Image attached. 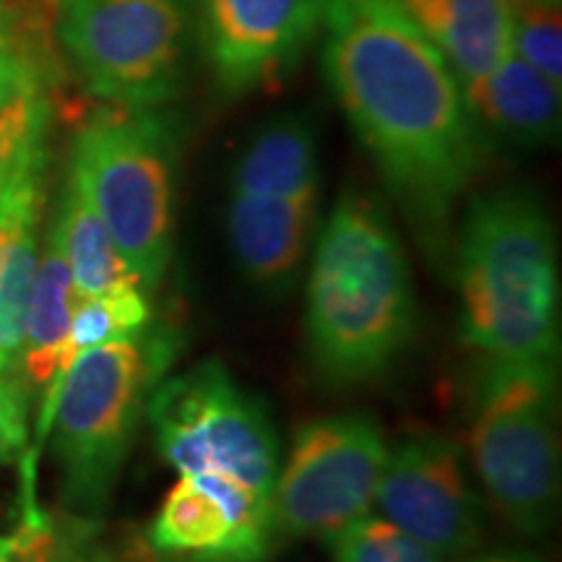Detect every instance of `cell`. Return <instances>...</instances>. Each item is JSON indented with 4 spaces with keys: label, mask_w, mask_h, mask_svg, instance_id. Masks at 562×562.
I'll return each instance as SVG.
<instances>
[{
    "label": "cell",
    "mask_w": 562,
    "mask_h": 562,
    "mask_svg": "<svg viewBox=\"0 0 562 562\" xmlns=\"http://www.w3.org/2000/svg\"><path fill=\"white\" fill-rule=\"evenodd\" d=\"M50 237L66 258L76 297H108L125 290H144L136 273L123 261L121 250L112 243L110 232L97 211L89 206L76 182L68 178L63 191L58 220L53 224ZM146 292V290H144Z\"/></svg>",
    "instance_id": "cell-19"
},
{
    "label": "cell",
    "mask_w": 562,
    "mask_h": 562,
    "mask_svg": "<svg viewBox=\"0 0 562 562\" xmlns=\"http://www.w3.org/2000/svg\"><path fill=\"white\" fill-rule=\"evenodd\" d=\"M149 321L151 307L144 290H125L108 297H76L66 339L68 364L81 351L144 334Z\"/></svg>",
    "instance_id": "cell-21"
},
{
    "label": "cell",
    "mask_w": 562,
    "mask_h": 562,
    "mask_svg": "<svg viewBox=\"0 0 562 562\" xmlns=\"http://www.w3.org/2000/svg\"><path fill=\"white\" fill-rule=\"evenodd\" d=\"M469 110L476 125L518 146L552 144L560 136V83L510 53L492 74L467 83Z\"/></svg>",
    "instance_id": "cell-14"
},
{
    "label": "cell",
    "mask_w": 562,
    "mask_h": 562,
    "mask_svg": "<svg viewBox=\"0 0 562 562\" xmlns=\"http://www.w3.org/2000/svg\"><path fill=\"white\" fill-rule=\"evenodd\" d=\"M76 305V290L58 243L47 240L34 271L30 305L24 321V349L19 372L32 385L55 389L68 370L66 339L70 315Z\"/></svg>",
    "instance_id": "cell-18"
},
{
    "label": "cell",
    "mask_w": 562,
    "mask_h": 562,
    "mask_svg": "<svg viewBox=\"0 0 562 562\" xmlns=\"http://www.w3.org/2000/svg\"><path fill=\"white\" fill-rule=\"evenodd\" d=\"M273 537V497L216 474H180L146 531L170 562H263Z\"/></svg>",
    "instance_id": "cell-12"
},
{
    "label": "cell",
    "mask_w": 562,
    "mask_h": 562,
    "mask_svg": "<svg viewBox=\"0 0 562 562\" xmlns=\"http://www.w3.org/2000/svg\"><path fill=\"white\" fill-rule=\"evenodd\" d=\"M170 357V339L138 334L81 351L50 389L42 430L53 422V451L70 510L97 516L108 508L140 414Z\"/></svg>",
    "instance_id": "cell-5"
},
{
    "label": "cell",
    "mask_w": 562,
    "mask_h": 562,
    "mask_svg": "<svg viewBox=\"0 0 562 562\" xmlns=\"http://www.w3.org/2000/svg\"><path fill=\"white\" fill-rule=\"evenodd\" d=\"M375 508L440 560L474 552L484 537V510L461 451L440 435H417L389 448Z\"/></svg>",
    "instance_id": "cell-10"
},
{
    "label": "cell",
    "mask_w": 562,
    "mask_h": 562,
    "mask_svg": "<svg viewBox=\"0 0 562 562\" xmlns=\"http://www.w3.org/2000/svg\"><path fill=\"white\" fill-rule=\"evenodd\" d=\"M53 3H55V5H60V3H63V0H53Z\"/></svg>",
    "instance_id": "cell-29"
},
{
    "label": "cell",
    "mask_w": 562,
    "mask_h": 562,
    "mask_svg": "<svg viewBox=\"0 0 562 562\" xmlns=\"http://www.w3.org/2000/svg\"><path fill=\"white\" fill-rule=\"evenodd\" d=\"M195 0H63L58 40L91 94L159 108L186 79Z\"/></svg>",
    "instance_id": "cell-7"
},
{
    "label": "cell",
    "mask_w": 562,
    "mask_h": 562,
    "mask_svg": "<svg viewBox=\"0 0 562 562\" xmlns=\"http://www.w3.org/2000/svg\"><path fill=\"white\" fill-rule=\"evenodd\" d=\"M318 222V195L232 193L227 232L245 277L263 290H284L300 273Z\"/></svg>",
    "instance_id": "cell-13"
},
{
    "label": "cell",
    "mask_w": 562,
    "mask_h": 562,
    "mask_svg": "<svg viewBox=\"0 0 562 562\" xmlns=\"http://www.w3.org/2000/svg\"><path fill=\"white\" fill-rule=\"evenodd\" d=\"M318 136L302 115H284L266 125L245 146L232 175V193L318 195Z\"/></svg>",
    "instance_id": "cell-17"
},
{
    "label": "cell",
    "mask_w": 562,
    "mask_h": 562,
    "mask_svg": "<svg viewBox=\"0 0 562 562\" xmlns=\"http://www.w3.org/2000/svg\"><path fill=\"white\" fill-rule=\"evenodd\" d=\"M442 53L461 87L487 76L513 53V0H398Z\"/></svg>",
    "instance_id": "cell-15"
},
{
    "label": "cell",
    "mask_w": 562,
    "mask_h": 562,
    "mask_svg": "<svg viewBox=\"0 0 562 562\" xmlns=\"http://www.w3.org/2000/svg\"><path fill=\"white\" fill-rule=\"evenodd\" d=\"M463 336L490 362H554L560 271L547 209L529 191H495L469 206L459 245Z\"/></svg>",
    "instance_id": "cell-3"
},
{
    "label": "cell",
    "mask_w": 562,
    "mask_h": 562,
    "mask_svg": "<svg viewBox=\"0 0 562 562\" xmlns=\"http://www.w3.org/2000/svg\"><path fill=\"white\" fill-rule=\"evenodd\" d=\"M469 562H542V560L531 552H492V554H482V558H474Z\"/></svg>",
    "instance_id": "cell-28"
},
{
    "label": "cell",
    "mask_w": 562,
    "mask_h": 562,
    "mask_svg": "<svg viewBox=\"0 0 562 562\" xmlns=\"http://www.w3.org/2000/svg\"><path fill=\"white\" fill-rule=\"evenodd\" d=\"M157 448L180 474H216L273 497L279 438L261 404L206 360L154 385L146 402Z\"/></svg>",
    "instance_id": "cell-8"
},
{
    "label": "cell",
    "mask_w": 562,
    "mask_h": 562,
    "mask_svg": "<svg viewBox=\"0 0 562 562\" xmlns=\"http://www.w3.org/2000/svg\"><path fill=\"white\" fill-rule=\"evenodd\" d=\"M417 328L409 263L375 201L341 195L315 245L307 344L331 383H364L391 368Z\"/></svg>",
    "instance_id": "cell-2"
},
{
    "label": "cell",
    "mask_w": 562,
    "mask_h": 562,
    "mask_svg": "<svg viewBox=\"0 0 562 562\" xmlns=\"http://www.w3.org/2000/svg\"><path fill=\"white\" fill-rule=\"evenodd\" d=\"M42 178L26 180L0 214V385L13 391H19L26 305L40 261Z\"/></svg>",
    "instance_id": "cell-16"
},
{
    "label": "cell",
    "mask_w": 562,
    "mask_h": 562,
    "mask_svg": "<svg viewBox=\"0 0 562 562\" xmlns=\"http://www.w3.org/2000/svg\"><path fill=\"white\" fill-rule=\"evenodd\" d=\"M389 446L378 422L341 414L305 425L279 467L273 526L286 537H334L375 508Z\"/></svg>",
    "instance_id": "cell-9"
},
{
    "label": "cell",
    "mask_w": 562,
    "mask_h": 562,
    "mask_svg": "<svg viewBox=\"0 0 562 562\" xmlns=\"http://www.w3.org/2000/svg\"><path fill=\"white\" fill-rule=\"evenodd\" d=\"M24 440V402L21 393L0 385V442L13 448Z\"/></svg>",
    "instance_id": "cell-26"
},
{
    "label": "cell",
    "mask_w": 562,
    "mask_h": 562,
    "mask_svg": "<svg viewBox=\"0 0 562 562\" xmlns=\"http://www.w3.org/2000/svg\"><path fill=\"white\" fill-rule=\"evenodd\" d=\"M50 100L45 89L19 94L0 108V214L26 180L45 175Z\"/></svg>",
    "instance_id": "cell-20"
},
{
    "label": "cell",
    "mask_w": 562,
    "mask_h": 562,
    "mask_svg": "<svg viewBox=\"0 0 562 562\" xmlns=\"http://www.w3.org/2000/svg\"><path fill=\"white\" fill-rule=\"evenodd\" d=\"M60 533L40 513H30L16 533L0 537V562H58Z\"/></svg>",
    "instance_id": "cell-25"
},
{
    "label": "cell",
    "mask_w": 562,
    "mask_h": 562,
    "mask_svg": "<svg viewBox=\"0 0 562 562\" xmlns=\"http://www.w3.org/2000/svg\"><path fill=\"white\" fill-rule=\"evenodd\" d=\"M472 461L513 529L547 533L560 503L554 362H490L472 425Z\"/></svg>",
    "instance_id": "cell-6"
},
{
    "label": "cell",
    "mask_w": 562,
    "mask_h": 562,
    "mask_svg": "<svg viewBox=\"0 0 562 562\" xmlns=\"http://www.w3.org/2000/svg\"><path fill=\"white\" fill-rule=\"evenodd\" d=\"M323 70L393 195L438 235L484 159L459 76L398 0H326Z\"/></svg>",
    "instance_id": "cell-1"
},
{
    "label": "cell",
    "mask_w": 562,
    "mask_h": 562,
    "mask_svg": "<svg viewBox=\"0 0 562 562\" xmlns=\"http://www.w3.org/2000/svg\"><path fill=\"white\" fill-rule=\"evenodd\" d=\"M336 562H440L417 539L381 516H364L331 542Z\"/></svg>",
    "instance_id": "cell-23"
},
{
    "label": "cell",
    "mask_w": 562,
    "mask_h": 562,
    "mask_svg": "<svg viewBox=\"0 0 562 562\" xmlns=\"http://www.w3.org/2000/svg\"><path fill=\"white\" fill-rule=\"evenodd\" d=\"M45 89V66L21 21L0 9V108L19 94Z\"/></svg>",
    "instance_id": "cell-24"
},
{
    "label": "cell",
    "mask_w": 562,
    "mask_h": 562,
    "mask_svg": "<svg viewBox=\"0 0 562 562\" xmlns=\"http://www.w3.org/2000/svg\"><path fill=\"white\" fill-rule=\"evenodd\" d=\"M326 0H195L214 81L243 97L284 79L323 26Z\"/></svg>",
    "instance_id": "cell-11"
},
{
    "label": "cell",
    "mask_w": 562,
    "mask_h": 562,
    "mask_svg": "<svg viewBox=\"0 0 562 562\" xmlns=\"http://www.w3.org/2000/svg\"><path fill=\"white\" fill-rule=\"evenodd\" d=\"M58 562H125L115 552L91 544L89 539L60 537V560Z\"/></svg>",
    "instance_id": "cell-27"
},
{
    "label": "cell",
    "mask_w": 562,
    "mask_h": 562,
    "mask_svg": "<svg viewBox=\"0 0 562 562\" xmlns=\"http://www.w3.org/2000/svg\"><path fill=\"white\" fill-rule=\"evenodd\" d=\"M510 47L518 58L562 81V16L560 0H513Z\"/></svg>",
    "instance_id": "cell-22"
},
{
    "label": "cell",
    "mask_w": 562,
    "mask_h": 562,
    "mask_svg": "<svg viewBox=\"0 0 562 562\" xmlns=\"http://www.w3.org/2000/svg\"><path fill=\"white\" fill-rule=\"evenodd\" d=\"M175 175L178 125L165 110L115 104L91 115L74 138L70 180L146 292L172 258Z\"/></svg>",
    "instance_id": "cell-4"
}]
</instances>
